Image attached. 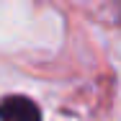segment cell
Listing matches in <instances>:
<instances>
[{"label": "cell", "instance_id": "1", "mask_svg": "<svg viewBox=\"0 0 121 121\" xmlns=\"http://www.w3.org/2000/svg\"><path fill=\"white\" fill-rule=\"evenodd\" d=\"M0 121H41L34 100L23 95H10L0 103Z\"/></svg>", "mask_w": 121, "mask_h": 121}]
</instances>
